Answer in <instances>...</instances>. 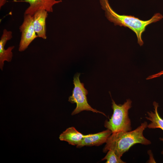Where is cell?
<instances>
[{"label":"cell","instance_id":"6da1fadb","mask_svg":"<svg viewBox=\"0 0 163 163\" xmlns=\"http://www.w3.org/2000/svg\"><path fill=\"white\" fill-rule=\"evenodd\" d=\"M148 123L144 121L135 130L129 131H120L112 133L108 138L103 149L104 153L112 150L120 157L133 145L140 143L148 145L151 141L143 136V132L147 127Z\"/></svg>","mask_w":163,"mask_h":163},{"label":"cell","instance_id":"30bf717a","mask_svg":"<svg viewBox=\"0 0 163 163\" xmlns=\"http://www.w3.org/2000/svg\"><path fill=\"white\" fill-rule=\"evenodd\" d=\"M84 136L74 127H71L63 131L59 135V138L61 141H65L69 144L77 146L81 143Z\"/></svg>","mask_w":163,"mask_h":163},{"label":"cell","instance_id":"4fadbf2b","mask_svg":"<svg viewBox=\"0 0 163 163\" xmlns=\"http://www.w3.org/2000/svg\"><path fill=\"white\" fill-rule=\"evenodd\" d=\"M162 75H163V71H161L156 74H154L149 76L146 78V79H150L155 78H157L160 77Z\"/></svg>","mask_w":163,"mask_h":163},{"label":"cell","instance_id":"52a82bcc","mask_svg":"<svg viewBox=\"0 0 163 163\" xmlns=\"http://www.w3.org/2000/svg\"><path fill=\"white\" fill-rule=\"evenodd\" d=\"M112 133L110 130L107 129L96 133L85 135L81 143L76 147L80 148L84 146L101 145L106 142L108 138Z\"/></svg>","mask_w":163,"mask_h":163},{"label":"cell","instance_id":"3957f363","mask_svg":"<svg viewBox=\"0 0 163 163\" xmlns=\"http://www.w3.org/2000/svg\"><path fill=\"white\" fill-rule=\"evenodd\" d=\"M113 113L109 120H106L104 126L112 133L120 131H129L132 127L128 116V110L131 108L132 101L127 99L123 104H117L112 99Z\"/></svg>","mask_w":163,"mask_h":163},{"label":"cell","instance_id":"9c48e42d","mask_svg":"<svg viewBox=\"0 0 163 163\" xmlns=\"http://www.w3.org/2000/svg\"><path fill=\"white\" fill-rule=\"evenodd\" d=\"M48 12L44 10L36 11L33 16V24L35 32L38 37L44 39L46 36V20L48 15Z\"/></svg>","mask_w":163,"mask_h":163},{"label":"cell","instance_id":"8992f818","mask_svg":"<svg viewBox=\"0 0 163 163\" xmlns=\"http://www.w3.org/2000/svg\"><path fill=\"white\" fill-rule=\"evenodd\" d=\"M14 2L28 3L29 6L25 10L24 14H29L33 16L37 11L44 10L48 12H53V7L56 4L62 2V0H14Z\"/></svg>","mask_w":163,"mask_h":163},{"label":"cell","instance_id":"5bb4252c","mask_svg":"<svg viewBox=\"0 0 163 163\" xmlns=\"http://www.w3.org/2000/svg\"><path fill=\"white\" fill-rule=\"evenodd\" d=\"M7 0H0V8L4 5L6 3Z\"/></svg>","mask_w":163,"mask_h":163},{"label":"cell","instance_id":"ba28073f","mask_svg":"<svg viewBox=\"0 0 163 163\" xmlns=\"http://www.w3.org/2000/svg\"><path fill=\"white\" fill-rule=\"evenodd\" d=\"M12 38V32L6 29L3 30L2 34L0 40V68L2 70L4 65V62H8L11 61L13 56L12 50L14 48V46L9 47L7 49L4 47L7 41Z\"/></svg>","mask_w":163,"mask_h":163},{"label":"cell","instance_id":"7c38bea8","mask_svg":"<svg viewBox=\"0 0 163 163\" xmlns=\"http://www.w3.org/2000/svg\"><path fill=\"white\" fill-rule=\"evenodd\" d=\"M106 155L102 159V160H106V163H125L121 158L119 157L114 151L109 150Z\"/></svg>","mask_w":163,"mask_h":163},{"label":"cell","instance_id":"5b68a950","mask_svg":"<svg viewBox=\"0 0 163 163\" xmlns=\"http://www.w3.org/2000/svg\"><path fill=\"white\" fill-rule=\"evenodd\" d=\"M21 36L18 50L20 52L25 50L30 43L38 37L34 30L33 24V16L29 14H24L23 22L20 26Z\"/></svg>","mask_w":163,"mask_h":163},{"label":"cell","instance_id":"7a4b0ae2","mask_svg":"<svg viewBox=\"0 0 163 163\" xmlns=\"http://www.w3.org/2000/svg\"><path fill=\"white\" fill-rule=\"evenodd\" d=\"M99 2L107 19L115 26L127 27L133 31L136 34L138 43L140 46L143 44L142 36L146 27L163 18L162 15L160 13L155 14L150 19L146 21L141 20L133 16L120 15L113 9L108 0H99Z\"/></svg>","mask_w":163,"mask_h":163},{"label":"cell","instance_id":"8fae6325","mask_svg":"<svg viewBox=\"0 0 163 163\" xmlns=\"http://www.w3.org/2000/svg\"><path fill=\"white\" fill-rule=\"evenodd\" d=\"M153 104L154 109V112H147L148 116L145 117L147 120L151 122L148 125L147 127L149 129L160 128L163 131V119L160 117L158 111V104L154 101Z\"/></svg>","mask_w":163,"mask_h":163},{"label":"cell","instance_id":"277c9868","mask_svg":"<svg viewBox=\"0 0 163 163\" xmlns=\"http://www.w3.org/2000/svg\"><path fill=\"white\" fill-rule=\"evenodd\" d=\"M80 73H77L75 75L73 80L74 86L72 91V95L69 98V102L76 104V107L72 113V115H74L82 111L86 110L99 113L106 116L103 112L92 108L88 103L86 96L88 91L84 87V84L80 82Z\"/></svg>","mask_w":163,"mask_h":163},{"label":"cell","instance_id":"9a60e30c","mask_svg":"<svg viewBox=\"0 0 163 163\" xmlns=\"http://www.w3.org/2000/svg\"><path fill=\"white\" fill-rule=\"evenodd\" d=\"M159 139H160V140L162 141L163 142V139L162 138H159ZM161 153L162 155H163V149L162 151L161 152Z\"/></svg>","mask_w":163,"mask_h":163}]
</instances>
